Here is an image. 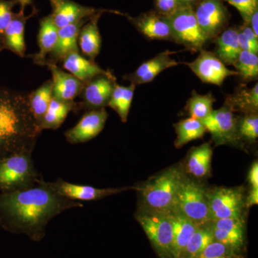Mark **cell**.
<instances>
[{
	"label": "cell",
	"instance_id": "cell-37",
	"mask_svg": "<svg viewBox=\"0 0 258 258\" xmlns=\"http://www.w3.org/2000/svg\"><path fill=\"white\" fill-rule=\"evenodd\" d=\"M238 137L249 142H254L258 137V115L257 113H247L237 123Z\"/></svg>",
	"mask_w": 258,
	"mask_h": 258
},
{
	"label": "cell",
	"instance_id": "cell-42",
	"mask_svg": "<svg viewBox=\"0 0 258 258\" xmlns=\"http://www.w3.org/2000/svg\"><path fill=\"white\" fill-rule=\"evenodd\" d=\"M237 30V37H238L239 44L241 50L248 51L252 53L257 55L258 53V44L251 41L249 38L246 37L243 32L241 31L240 29Z\"/></svg>",
	"mask_w": 258,
	"mask_h": 258
},
{
	"label": "cell",
	"instance_id": "cell-46",
	"mask_svg": "<svg viewBox=\"0 0 258 258\" xmlns=\"http://www.w3.org/2000/svg\"><path fill=\"white\" fill-rule=\"evenodd\" d=\"M249 24H250L249 26L253 30L254 34L258 36V10L254 12L253 15L251 17L249 25Z\"/></svg>",
	"mask_w": 258,
	"mask_h": 258
},
{
	"label": "cell",
	"instance_id": "cell-29",
	"mask_svg": "<svg viewBox=\"0 0 258 258\" xmlns=\"http://www.w3.org/2000/svg\"><path fill=\"white\" fill-rule=\"evenodd\" d=\"M136 86H121L115 83L108 106L119 115L122 122H126L133 100Z\"/></svg>",
	"mask_w": 258,
	"mask_h": 258
},
{
	"label": "cell",
	"instance_id": "cell-18",
	"mask_svg": "<svg viewBox=\"0 0 258 258\" xmlns=\"http://www.w3.org/2000/svg\"><path fill=\"white\" fill-rule=\"evenodd\" d=\"M52 20L57 28L91 18L101 10L83 6L72 0H56L52 5Z\"/></svg>",
	"mask_w": 258,
	"mask_h": 258
},
{
	"label": "cell",
	"instance_id": "cell-5",
	"mask_svg": "<svg viewBox=\"0 0 258 258\" xmlns=\"http://www.w3.org/2000/svg\"><path fill=\"white\" fill-rule=\"evenodd\" d=\"M136 219L159 258H172V225L169 213L141 208Z\"/></svg>",
	"mask_w": 258,
	"mask_h": 258
},
{
	"label": "cell",
	"instance_id": "cell-20",
	"mask_svg": "<svg viewBox=\"0 0 258 258\" xmlns=\"http://www.w3.org/2000/svg\"><path fill=\"white\" fill-rule=\"evenodd\" d=\"M130 19L141 33L153 40H173L171 27L166 17L150 13Z\"/></svg>",
	"mask_w": 258,
	"mask_h": 258
},
{
	"label": "cell",
	"instance_id": "cell-16",
	"mask_svg": "<svg viewBox=\"0 0 258 258\" xmlns=\"http://www.w3.org/2000/svg\"><path fill=\"white\" fill-rule=\"evenodd\" d=\"M90 18L84 19L78 23L58 28L57 41L53 49L49 53V60H46L47 62L55 64L62 62L70 54L80 52L78 42L79 32Z\"/></svg>",
	"mask_w": 258,
	"mask_h": 258
},
{
	"label": "cell",
	"instance_id": "cell-13",
	"mask_svg": "<svg viewBox=\"0 0 258 258\" xmlns=\"http://www.w3.org/2000/svg\"><path fill=\"white\" fill-rule=\"evenodd\" d=\"M107 118L108 113L105 108L89 110L74 128L64 133V137L72 144L85 143L101 133Z\"/></svg>",
	"mask_w": 258,
	"mask_h": 258
},
{
	"label": "cell",
	"instance_id": "cell-11",
	"mask_svg": "<svg viewBox=\"0 0 258 258\" xmlns=\"http://www.w3.org/2000/svg\"><path fill=\"white\" fill-rule=\"evenodd\" d=\"M194 11L208 40L217 37L227 23V11L221 0H200Z\"/></svg>",
	"mask_w": 258,
	"mask_h": 258
},
{
	"label": "cell",
	"instance_id": "cell-31",
	"mask_svg": "<svg viewBox=\"0 0 258 258\" xmlns=\"http://www.w3.org/2000/svg\"><path fill=\"white\" fill-rule=\"evenodd\" d=\"M213 240L210 225H198L186 244L181 258H196Z\"/></svg>",
	"mask_w": 258,
	"mask_h": 258
},
{
	"label": "cell",
	"instance_id": "cell-35",
	"mask_svg": "<svg viewBox=\"0 0 258 258\" xmlns=\"http://www.w3.org/2000/svg\"><path fill=\"white\" fill-rule=\"evenodd\" d=\"M211 227L214 240L232 247V248L243 252L245 244L244 229L242 230H222Z\"/></svg>",
	"mask_w": 258,
	"mask_h": 258
},
{
	"label": "cell",
	"instance_id": "cell-36",
	"mask_svg": "<svg viewBox=\"0 0 258 258\" xmlns=\"http://www.w3.org/2000/svg\"><path fill=\"white\" fill-rule=\"evenodd\" d=\"M196 258H244L242 252L213 240Z\"/></svg>",
	"mask_w": 258,
	"mask_h": 258
},
{
	"label": "cell",
	"instance_id": "cell-49",
	"mask_svg": "<svg viewBox=\"0 0 258 258\" xmlns=\"http://www.w3.org/2000/svg\"><path fill=\"white\" fill-rule=\"evenodd\" d=\"M55 1H56V0H50V3H51V5L53 4V3H55Z\"/></svg>",
	"mask_w": 258,
	"mask_h": 258
},
{
	"label": "cell",
	"instance_id": "cell-47",
	"mask_svg": "<svg viewBox=\"0 0 258 258\" xmlns=\"http://www.w3.org/2000/svg\"><path fill=\"white\" fill-rule=\"evenodd\" d=\"M17 3H20L21 5V10H25V8H26L28 5L32 4V0H15Z\"/></svg>",
	"mask_w": 258,
	"mask_h": 258
},
{
	"label": "cell",
	"instance_id": "cell-45",
	"mask_svg": "<svg viewBox=\"0 0 258 258\" xmlns=\"http://www.w3.org/2000/svg\"><path fill=\"white\" fill-rule=\"evenodd\" d=\"M240 30L243 32L246 37L249 38L251 41L254 42L255 44H258V36L254 34L253 30L250 28L249 25L244 24V25L241 27Z\"/></svg>",
	"mask_w": 258,
	"mask_h": 258
},
{
	"label": "cell",
	"instance_id": "cell-12",
	"mask_svg": "<svg viewBox=\"0 0 258 258\" xmlns=\"http://www.w3.org/2000/svg\"><path fill=\"white\" fill-rule=\"evenodd\" d=\"M115 77L98 76L85 83L80 96V109L93 110L108 106L115 83Z\"/></svg>",
	"mask_w": 258,
	"mask_h": 258
},
{
	"label": "cell",
	"instance_id": "cell-4",
	"mask_svg": "<svg viewBox=\"0 0 258 258\" xmlns=\"http://www.w3.org/2000/svg\"><path fill=\"white\" fill-rule=\"evenodd\" d=\"M38 179L31 154H16L0 159V190L12 192L36 185Z\"/></svg>",
	"mask_w": 258,
	"mask_h": 258
},
{
	"label": "cell",
	"instance_id": "cell-10",
	"mask_svg": "<svg viewBox=\"0 0 258 258\" xmlns=\"http://www.w3.org/2000/svg\"><path fill=\"white\" fill-rule=\"evenodd\" d=\"M191 71L204 83L222 86L229 76H237V71L227 69L225 64L215 54L202 50L198 58L191 62H186Z\"/></svg>",
	"mask_w": 258,
	"mask_h": 258
},
{
	"label": "cell",
	"instance_id": "cell-32",
	"mask_svg": "<svg viewBox=\"0 0 258 258\" xmlns=\"http://www.w3.org/2000/svg\"><path fill=\"white\" fill-rule=\"evenodd\" d=\"M215 98L211 93L206 95L198 94L194 91L192 96L186 103V110L190 118L202 120H205L213 111V103Z\"/></svg>",
	"mask_w": 258,
	"mask_h": 258
},
{
	"label": "cell",
	"instance_id": "cell-39",
	"mask_svg": "<svg viewBox=\"0 0 258 258\" xmlns=\"http://www.w3.org/2000/svg\"><path fill=\"white\" fill-rule=\"evenodd\" d=\"M16 3L13 0H0V41L14 15L13 9Z\"/></svg>",
	"mask_w": 258,
	"mask_h": 258
},
{
	"label": "cell",
	"instance_id": "cell-43",
	"mask_svg": "<svg viewBox=\"0 0 258 258\" xmlns=\"http://www.w3.org/2000/svg\"><path fill=\"white\" fill-rule=\"evenodd\" d=\"M248 179L249 184L251 187L258 188V163L254 161L251 166L248 173Z\"/></svg>",
	"mask_w": 258,
	"mask_h": 258
},
{
	"label": "cell",
	"instance_id": "cell-2",
	"mask_svg": "<svg viewBox=\"0 0 258 258\" xmlns=\"http://www.w3.org/2000/svg\"><path fill=\"white\" fill-rule=\"evenodd\" d=\"M41 132L30 111L28 95L0 86V159L32 154Z\"/></svg>",
	"mask_w": 258,
	"mask_h": 258
},
{
	"label": "cell",
	"instance_id": "cell-23",
	"mask_svg": "<svg viewBox=\"0 0 258 258\" xmlns=\"http://www.w3.org/2000/svg\"><path fill=\"white\" fill-rule=\"evenodd\" d=\"M104 10H101L99 13L91 17L84 24L79 32L78 40L79 50L89 60L93 61H94L101 50V36L98 30V22Z\"/></svg>",
	"mask_w": 258,
	"mask_h": 258
},
{
	"label": "cell",
	"instance_id": "cell-7",
	"mask_svg": "<svg viewBox=\"0 0 258 258\" xmlns=\"http://www.w3.org/2000/svg\"><path fill=\"white\" fill-rule=\"evenodd\" d=\"M166 19L170 25L174 41L193 52L203 50L208 39L199 26L192 7L181 5Z\"/></svg>",
	"mask_w": 258,
	"mask_h": 258
},
{
	"label": "cell",
	"instance_id": "cell-1",
	"mask_svg": "<svg viewBox=\"0 0 258 258\" xmlns=\"http://www.w3.org/2000/svg\"><path fill=\"white\" fill-rule=\"evenodd\" d=\"M83 205L62 198L40 179L28 189L0 193V224L5 228L28 235L35 241L41 240L51 219L69 209Z\"/></svg>",
	"mask_w": 258,
	"mask_h": 258
},
{
	"label": "cell",
	"instance_id": "cell-27",
	"mask_svg": "<svg viewBox=\"0 0 258 258\" xmlns=\"http://www.w3.org/2000/svg\"><path fill=\"white\" fill-rule=\"evenodd\" d=\"M80 110L79 103L75 101H63L52 97L50 106L44 116L41 125L44 129H57L67 118L70 112Z\"/></svg>",
	"mask_w": 258,
	"mask_h": 258
},
{
	"label": "cell",
	"instance_id": "cell-26",
	"mask_svg": "<svg viewBox=\"0 0 258 258\" xmlns=\"http://www.w3.org/2000/svg\"><path fill=\"white\" fill-rule=\"evenodd\" d=\"M52 98V83L51 80L28 95V103L30 111L37 126L42 132L41 125L44 116L50 106Z\"/></svg>",
	"mask_w": 258,
	"mask_h": 258
},
{
	"label": "cell",
	"instance_id": "cell-17",
	"mask_svg": "<svg viewBox=\"0 0 258 258\" xmlns=\"http://www.w3.org/2000/svg\"><path fill=\"white\" fill-rule=\"evenodd\" d=\"M174 53V52L169 50L161 52L151 60L141 64L132 74L126 75L124 79L136 86L154 81L162 71L177 66L178 62L171 57Z\"/></svg>",
	"mask_w": 258,
	"mask_h": 258
},
{
	"label": "cell",
	"instance_id": "cell-33",
	"mask_svg": "<svg viewBox=\"0 0 258 258\" xmlns=\"http://www.w3.org/2000/svg\"><path fill=\"white\" fill-rule=\"evenodd\" d=\"M226 103H228L232 109H238L249 113H257L258 108V84L251 89H243L239 91L235 96L227 98Z\"/></svg>",
	"mask_w": 258,
	"mask_h": 258
},
{
	"label": "cell",
	"instance_id": "cell-15",
	"mask_svg": "<svg viewBox=\"0 0 258 258\" xmlns=\"http://www.w3.org/2000/svg\"><path fill=\"white\" fill-rule=\"evenodd\" d=\"M52 74V97L63 101H74L79 96L85 83L69 73L64 72L57 64L45 62Z\"/></svg>",
	"mask_w": 258,
	"mask_h": 258
},
{
	"label": "cell",
	"instance_id": "cell-22",
	"mask_svg": "<svg viewBox=\"0 0 258 258\" xmlns=\"http://www.w3.org/2000/svg\"><path fill=\"white\" fill-rule=\"evenodd\" d=\"M169 215L172 225V258H181L198 225L174 210L169 212Z\"/></svg>",
	"mask_w": 258,
	"mask_h": 258
},
{
	"label": "cell",
	"instance_id": "cell-44",
	"mask_svg": "<svg viewBox=\"0 0 258 258\" xmlns=\"http://www.w3.org/2000/svg\"><path fill=\"white\" fill-rule=\"evenodd\" d=\"M258 203V188L251 187L249 195L245 198V207L249 208Z\"/></svg>",
	"mask_w": 258,
	"mask_h": 258
},
{
	"label": "cell",
	"instance_id": "cell-14",
	"mask_svg": "<svg viewBox=\"0 0 258 258\" xmlns=\"http://www.w3.org/2000/svg\"><path fill=\"white\" fill-rule=\"evenodd\" d=\"M50 185L61 197L73 201H96L133 188L98 189L91 186L73 184L61 179H57L55 182L50 183Z\"/></svg>",
	"mask_w": 258,
	"mask_h": 258
},
{
	"label": "cell",
	"instance_id": "cell-6",
	"mask_svg": "<svg viewBox=\"0 0 258 258\" xmlns=\"http://www.w3.org/2000/svg\"><path fill=\"white\" fill-rule=\"evenodd\" d=\"M172 210L182 214L196 225H208L211 222V218L208 190L199 183L185 177Z\"/></svg>",
	"mask_w": 258,
	"mask_h": 258
},
{
	"label": "cell",
	"instance_id": "cell-3",
	"mask_svg": "<svg viewBox=\"0 0 258 258\" xmlns=\"http://www.w3.org/2000/svg\"><path fill=\"white\" fill-rule=\"evenodd\" d=\"M185 177L179 168L171 167L140 188L135 187L140 192L142 207L158 212H170Z\"/></svg>",
	"mask_w": 258,
	"mask_h": 258
},
{
	"label": "cell",
	"instance_id": "cell-48",
	"mask_svg": "<svg viewBox=\"0 0 258 258\" xmlns=\"http://www.w3.org/2000/svg\"><path fill=\"white\" fill-rule=\"evenodd\" d=\"M200 0H181L182 5H189V6L192 7L194 5L198 3Z\"/></svg>",
	"mask_w": 258,
	"mask_h": 258
},
{
	"label": "cell",
	"instance_id": "cell-24",
	"mask_svg": "<svg viewBox=\"0 0 258 258\" xmlns=\"http://www.w3.org/2000/svg\"><path fill=\"white\" fill-rule=\"evenodd\" d=\"M58 28L54 23L51 15L40 20V29L37 35L39 52L31 55L35 64L44 66L46 57L55 46L57 38Z\"/></svg>",
	"mask_w": 258,
	"mask_h": 258
},
{
	"label": "cell",
	"instance_id": "cell-8",
	"mask_svg": "<svg viewBox=\"0 0 258 258\" xmlns=\"http://www.w3.org/2000/svg\"><path fill=\"white\" fill-rule=\"evenodd\" d=\"M211 222L225 218L243 217L245 197L243 187L216 188L208 191Z\"/></svg>",
	"mask_w": 258,
	"mask_h": 258
},
{
	"label": "cell",
	"instance_id": "cell-28",
	"mask_svg": "<svg viewBox=\"0 0 258 258\" xmlns=\"http://www.w3.org/2000/svg\"><path fill=\"white\" fill-rule=\"evenodd\" d=\"M212 149L209 143L194 148L189 153L186 170L195 177H205L211 169Z\"/></svg>",
	"mask_w": 258,
	"mask_h": 258
},
{
	"label": "cell",
	"instance_id": "cell-30",
	"mask_svg": "<svg viewBox=\"0 0 258 258\" xmlns=\"http://www.w3.org/2000/svg\"><path fill=\"white\" fill-rule=\"evenodd\" d=\"M174 127L177 134V138L174 144L176 148L183 147L191 141L201 139L207 132L202 120L192 118L181 120Z\"/></svg>",
	"mask_w": 258,
	"mask_h": 258
},
{
	"label": "cell",
	"instance_id": "cell-9",
	"mask_svg": "<svg viewBox=\"0 0 258 258\" xmlns=\"http://www.w3.org/2000/svg\"><path fill=\"white\" fill-rule=\"evenodd\" d=\"M232 107L226 103L220 109L213 110L208 117L203 120L207 132L212 134L217 144L235 142L239 138L237 122Z\"/></svg>",
	"mask_w": 258,
	"mask_h": 258
},
{
	"label": "cell",
	"instance_id": "cell-21",
	"mask_svg": "<svg viewBox=\"0 0 258 258\" xmlns=\"http://www.w3.org/2000/svg\"><path fill=\"white\" fill-rule=\"evenodd\" d=\"M62 68L69 71L80 81L86 83L98 76H106L114 77L109 71L102 69L95 63L94 61L89 60L80 55V52L70 54L62 62Z\"/></svg>",
	"mask_w": 258,
	"mask_h": 258
},
{
	"label": "cell",
	"instance_id": "cell-19",
	"mask_svg": "<svg viewBox=\"0 0 258 258\" xmlns=\"http://www.w3.org/2000/svg\"><path fill=\"white\" fill-rule=\"evenodd\" d=\"M30 16H25L24 10L14 13L13 18L3 33L0 41V51L8 50L24 57L26 50L25 41V24Z\"/></svg>",
	"mask_w": 258,
	"mask_h": 258
},
{
	"label": "cell",
	"instance_id": "cell-25",
	"mask_svg": "<svg viewBox=\"0 0 258 258\" xmlns=\"http://www.w3.org/2000/svg\"><path fill=\"white\" fill-rule=\"evenodd\" d=\"M216 55L225 64L234 66L241 51L237 30L230 28L226 30L216 39Z\"/></svg>",
	"mask_w": 258,
	"mask_h": 258
},
{
	"label": "cell",
	"instance_id": "cell-41",
	"mask_svg": "<svg viewBox=\"0 0 258 258\" xmlns=\"http://www.w3.org/2000/svg\"><path fill=\"white\" fill-rule=\"evenodd\" d=\"M181 5V0H155L158 14L166 18L173 14Z\"/></svg>",
	"mask_w": 258,
	"mask_h": 258
},
{
	"label": "cell",
	"instance_id": "cell-34",
	"mask_svg": "<svg viewBox=\"0 0 258 258\" xmlns=\"http://www.w3.org/2000/svg\"><path fill=\"white\" fill-rule=\"evenodd\" d=\"M244 81L256 79L258 76V57L256 54L248 51H241L238 58L234 64Z\"/></svg>",
	"mask_w": 258,
	"mask_h": 258
},
{
	"label": "cell",
	"instance_id": "cell-40",
	"mask_svg": "<svg viewBox=\"0 0 258 258\" xmlns=\"http://www.w3.org/2000/svg\"><path fill=\"white\" fill-rule=\"evenodd\" d=\"M209 225L214 228L222 230H242L244 229V217L220 219L210 222Z\"/></svg>",
	"mask_w": 258,
	"mask_h": 258
},
{
	"label": "cell",
	"instance_id": "cell-38",
	"mask_svg": "<svg viewBox=\"0 0 258 258\" xmlns=\"http://www.w3.org/2000/svg\"><path fill=\"white\" fill-rule=\"evenodd\" d=\"M240 12L244 24L249 25L251 17L258 10V0H225Z\"/></svg>",
	"mask_w": 258,
	"mask_h": 258
}]
</instances>
